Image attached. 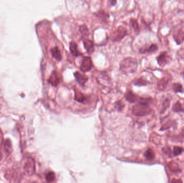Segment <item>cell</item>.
<instances>
[{
  "instance_id": "1",
  "label": "cell",
  "mask_w": 184,
  "mask_h": 183,
  "mask_svg": "<svg viewBox=\"0 0 184 183\" xmlns=\"http://www.w3.org/2000/svg\"><path fill=\"white\" fill-rule=\"evenodd\" d=\"M149 99L141 98V101L133 107V113L136 116H146L150 114L151 109L149 106Z\"/></svg>"
},
{
  "instance_id": "2",
  "label": "cell",
  "mask_w": 184,
  "mask_h": 183,
  "mask_svg": "<svg viewBox=\"0 0 184 183\" xmlns=\"http://www.w3.org/2000/svg\"><path fill=\"white\" fill-rule=\"evenodd\" d=\"M137 62L136 59L128 57L125 58L120 63V70L124 73H134L137 68Z\"/></svg>"
},
{
  "instance_id": "3",
  "label": "cell",
  "mask_w": 184,
  "mask_h": 183,
  "mask_svg": "<svg viewBox=\"0 0 184 183\" xmlns=\"http://www.w3.org/2000/svg\"><path fill=\"white\" fill-rule=\"evenodd\" d=\"M127 30L125 27L120 26L112 34V39L115 42H119L127 35Z\"/></svg>"
},
{
  "instance_id": "4",
  "label": "cell",
  "mask_w": 184,
  "mask_h": 183,
  "mask_svg": "<svg viewBox=\"0 0 184 183\" xmlns=\"http://www.w3.org/2000/svg\"><path fill=\"white\" fill-rule=\"evenodd\" d=\"M171 58L167 52H162L157 57V63L159 66L164 67L165 66L170 63Z\"/></svg>"
},
{
  "instance_id": "5",
  "label": "cell",
  "mask_w": 184,
  "mask_h": 183,
  "mask_svg": "<svg viewBox=\"0 0 184 183\" xmlns=\"http://www.w3.org/2000/svg\"><path fill=\"white\" fill-rule=\"evenodd\" d=\"M93 67V63L89 57H84L82 60V63L80 66L81 71L84 72H87L90 71Z\"/></svg>"
},
{
  "instance_id": "6",
  "label": "cell",
  "mask_w": 184,
  "mask_h": 183,
  "mask_svg": "<svg viewBox=\"0 0 184 183\" xmlns=\"http://www.w3.org/2000/svg\"><path fill=\"white\" fill-rule=\"evenodd\" d=\"M158 50V45L155 44H152L150 45H145L144 46L142 47V48L139 50V52L141 53H150L152 54L155 53L156 51Z\"/></svg>"
},
{
  "instance_id": "7",
  "label": "cell",
  "mask_w": 184,
  "mask_h": 183,
  "mask_svg": "<svg viewBox=\"0 0 184 183\" xmlns=\"http://www.w3.org/2000/svg\"><path fill=\"white\" fill-rule=\"evenodd\" d=\"M173 38L178 45L181 44L184 41V31L182 29H178L173 34Z\"/></svg>"
},
{
  "instance_id": "8",
  "label": "cell",
  "mask_w": 184,
  "mask_h": 183,
  "mask_svg": "<svg viewBox=\"0 0 184 183\" xmlns=\"http://www.w3.org/2000/svg\"><path fill=\"white\" fill-rule=\"evenodd\" d=\"M24 169L27 174L30 175L32 174L34 171V161L30 160L29 161H27L25 164Z\"/></svg>"
},
{
  "instance_id": "9",
  "label": "cell",
  "mask_w": 184,
  "mask_h": 183,
  "mask_svg": "<svg viewBox=\"0 0 184 183\" xmlns=\"http://www.w3.org/2000/svg\"><path fill=\"white\" fill-rule=\"evenodd\" d=\"M48 82L54 87H57L59 84V79L56 71H54L51 74V76L48 79Z\"/></svg>"
},
{
  "instance_id": "10",
  "label": "cell",
  "mask_w": 184,
  "mask_h": 183,
  "mask_svg": "<svg viewBox=\"0 0 184 183\" xmlns=\"http://www.w3.org/2000/svg\"><path fill=\"white\" fill-rule=\"evenodd\" d=\"M84 46L85 49L89 54L93 53L94 51V45L93 42L91 40L85 39L84 41Z\"/></svg>"
},
{
  "instance_id": "11",
  "label": "cell",
  "mask_w": 184,
  "mask_h": 183,
  "mask_svg": "<svg viewBox=\"0 0 184 183\" xmlns=\"http://www.w3.org/2000/svg\"><path fill=\"white\" fill-rule=\"evenodd\" d=\"M74 75V76L76 79L77 82H78L80 85H82V86L84 85L85 83L87 82V80H88V77L87 76L82 75L79 72H76Z\"/></svg>"
},
{
  "instance_id": "12",
  "label": "cell",
  "mask_w": 184,
  "mask_h": 183,
  "mask_svg": "<svg viewBox=\"0 0 184 183\" xmlns=\"http://www.w3.org/2000/svg\"><path fill=\"white\" fill-rule=\"evenodd\" d=\"M170 81L169 79L167 77H164L160 79L158 82V88L159 90H164L167 87L169 82Z\"/></svg>"
},
{
  "instance_id": "13",
  "label": "cell",
  "mask_w": 184,
  "mask_h": 183,
  "mask_svg": "<svg viewBox=\"0 0 184 183\" xmlns=\"http://www.w3.org/2000/svg\"><path fill=\"white\" fill-rule=\"evenodd\" d=\"M51 53L52 56H53V58L57 60V61H61L62 55L58 47L56 46L51 49Z\"/></svg>"
},
{
  "instance_id": "14",
  "label": "cell",
  "mask_w": 184,
  "mask_h": 183,
  "mask_svg": "<svg viewBox=\"0 0 184 183\" xmlns=\"http://www.w3.org/2000/svg\"><path fill=\"white\" fill-rule=\"evenodd\" d=\"M168 168L171 171L174 173H179L181 172V170L179 167L178 164L174 161H171L168 163Z\"/></svg>"
},
{
  "instance_id": "15",
  "label": "cell",
  "mask_w": 184,
  "mask_h": 183,
  "mask_svg": "<svg viewBox=\"0 0 184 183\" xmlns=\"http://www.w3.org/2000/svg\"><path fill=\"white\" fill-rule=\"evenodd\" d=\"M125 98L128 101L131 103H135L136 101H138L139 99V97L137 96L135 94L131 92V91H129L125 95Z\"/></svg>"
},
{
  "instance_id": "16",
  "label": "cell",
  "mask_w": 184,
  "mask_h": 183,
  "mask_svg": "<svg viewBox=\"0 0 184 183\" xmlns=\"http://www.w3.org/2000/svg\"><path fill=\"white\" fill-rule=\"evenodd\" d=\"M70 50L71 53L73 56H78L80 55L79 52L78 50L77 44L75 42H72L70 44Z\"/></svg>"
},
{
  "instance_id": "17",
  "label": "cell",
  "mask_w": 184,
  "mask_h": 183,
  "mask_svg": "<svg viewBox=\"0 0 184 183\" xmlns=\"http://www.w3.org/2000/svg\"><path fill=\"white\" fill-rule=\"evenodd\" d=\"M145 157L146 159L149 161H152L155 157V154L152 149H148L146 150V152H144Z\"/></svg>"
},
{
  "instance_id": "18",
  "label": "cell",
  "mask_w": 184,
  "mask_h": 183,
  "mask_svg": "<svg viewBox=\"0 0 184 183\" xmlns=\"http://www.w3.org/2000/svg\"><path fill=\"white\" fill-rule=\"evenodd\" d=\"M172 89L173 91L176 93H184V89L183 85L179 83H173L172 85Z\"/></svg>"
},
{
  "instance_id": "19",
  "label": "cell",
  "mask_w": 184,
  "mask_h": 183,
  "mask_svg": "<svg viewBox=\"0 0 184 183\" xmlns=\"http://www.w3.org/2000/svg\"><path fill=\"white\" fill-rule=\"evenodd\" d=\"M172 111L174 112H183L184 109L179 101H177L173 105Z\"/></svg>"
},
{
  "instance_id": "20",
  "label": "cell",
  "mask_w": 184,
  "mask_h": 183,
  "mask_svg": "<svg viewBox=\"0 0 184 183\" xmlns=\"http://www.w3.org/2000/svg\"><path fill=\"white\" fill-rule=\"evenodd\" d=\"M170 100L169 99L166 98L165 99L164 101L163 102V104L161 105V113H164L167 109H169L170 107Z\"/></svg>"
},
{
  "instance_id": "21",
  "label": "cell",
  "mask_w": 184,
  "mask_h": 183,
  "mask_svg": "<svg viewBox=\"0 0 184 183\" xmlns=\"http://www.w3.org/2000/svg\"><path fill=\"white\" fill-rule=\"evenodd\" d=\"M96 15L97 17H99L100 19H101L102 20H104V21H106L109 18L108 14H107V13H106L104 11H99V12L96 14Z\"/></svg>"
},
{
  "instance_id": "22",
  "label": "cell",
  "mask_w": 184,
  "mask_h": 183,
  "mask_svg": "<svg viewBox=\"0 0 184 183\" xmlns=\"http://www.w3.org/2000/svg\"><path fill=\"white\" fill-rule=\"evenodd\" d=\"M184 151V149L182 147L178 146L174 147L173 148L172 154L174 156H177L181 154L182 152H183Z\"/></svg>"
},
{
  "instance_id": "23",
  "label": "cell",
  "mask_w": 184,
  "mask_h": 183,
  "mask_svg": "<svg viewBox=\"0 0 184 183\" xmlns=\"http://www.w3.org/2000/svg\"><path fill=\"white\" fill-rule=\"evenodd\" d=\"M130 24L132 27L133 28V29L135 30V31L136 32H139V24L138 23V22L137 20L135 19H131Z\"/></svg>"
},
{
  "instance_id": "24",
  "label": "cell",
  "mask_w": 184,
  "mask_h": 183,
  "mask_svg": "<svg viewBox=\"0 0 184 183\" xmlns=\"http://www.w3.org/2000/svg\"><path fill=\"white\" fill-rule=\"evenodd\" d=\"M46 180L48 182H53L55 180V175L53 172H49L45 176Z\"/></svg>"
},
{
  "instance_id": "25",
  "label": "cell",
  "mask_w": 184,
  "mask_h": 183,
  "mask_svg": "<svg viewBox=\"0 0 184 183\" xmlns=\"http://www.w3.org/2000/svg\"><path fill=\"white\" fill-rule=\"evenodd\" d=\"M75 99L78 101H79V102H81V103H84V101H86V98L81 93H76V96H75Z\"/></svg>"
},
{
  "instance_id": "26",
  "label": "cell",
  "mask_w": 184,
  "mask_h": 183,
  "mask_svg": "<svg viewBox=\"0 0 184 183\" xmlns=\"http://www.w3.org/2000/svg\"><path fill=\"white\" fill-rule=\"evenodd\" d=\"M161 150H162V152H163L164 154H165V155L167 156L168 157H171L172 152V150H171V148H170L169 147H163Z\"/></svg>"
},
{
  "instance_id": "27",
  "label": "cell",
  "mask_w": 184,
  "mask_h": 183,
  "mask_svg": "<svg viewBox=\"0 0 184 183\" xmlns=\"http://www.w3.org/2000/svg\"><path fill=\"white\" fill-rule=\"evenodd\" d=\"M148 83V82L145 79H137L136 82H135V85H138V86H143V85H146Z\"/></svg>"
},
{
  "instance_id": "28",
  "label": "cell",
  "mask_w": 184,
  "mask_h": 183,
  "mask_svg": "<svg viewBox=\"0 0 184 183\" xmlns=\"http://www.w3.org/2000/svg\"><path fill=\"white\" fill-rule=\"evenodd\" d=\"M4 148L7 152H10V151H12V144L9 140H7L5 141Z\"/></svg>"
},
{
  "instance_id": "29",
  "label": "cell",
  "mask_w": 184,
  "mask_h": 183,
  "mask_svg": "<svg viewBox=\"0 0 184 183\" xmlns=\"http://www.w3.org/2000/svg\"><path fill=\"white\" fill-rule=\"evenodd\" d=\"M80 31L85 36H87L88 35V29L85 25H83L80 27Z\"/></svg>"
},
{
  "instance_id": "30",
  "label": "cell",
  "mask_w": 184,
  "mask_h": 183,
  "mask_svg": "<svg viewBox=\"0 0 184 183\" xmlns=\"http://www.w3.org/2000/svg\"><path fill=\"white\" fill-rule=\"evenodd\" d=\"M173 124H174V123H173V122L172 121H167L165 124H164V125L161 126V131H163V130H167V129H169V128H170V127H171V126H172L173 125Z\"/></svg>"
},
{
  "instance_id": "31",
  "label": "cell",
  "mask_w": 184,
  "mask_h": 183,
  "mask_svg": "<svg viewBox=\"0 0 184 183\" xmlns=\"http://www.w3.org/2000/svg\"><path fill=\"white\" fill-rule=\"evenodd\" d=\"M108 2L111 6H114L117 3V0H108Z\"/></svg>"
},
{
  "instance_id": "32",
  "label": "cell",
  "mask_w": 184,
  "mask_h": 183,
  "mask_svg": "<svg viewBox=\"0 0 184 183\" xmlns=\"http://www.w3.org/2000/svg\"><path fill=\"white\" fill-rule=\"evenodd\" d=\"M116 107H117V110H119V107H120L121 110H122L123 107H124V105L122 103H118L117 105L116 106Z\"/></svg>"
},
{
  "instance_id": "33",
  "label": "cell",
  "mask_w": 184,
  "mask_h": 183,
  "mask_svg": "<svg viewBox=\"0 0 184 183\" xmlns=\"http://www.w3.org/2000/svg\"><path fill=\"white\" fill-rule=\"evenodd\" d=\"M180 136H181L182 138L184 139V127L181 130V132L180 133Z\"/></svg>"
},
{
  "instance_id": "34",
  "label": "cell",
  "mask_w": 184,
  "mask_h": 183,
  "mask_svg": "<svg viewBox=\"0 0 184 183\" xmlns=\"http://www.w3.org/2000/svg\"><path fill=\"white\" fill-rule=\"evenodd\" d=\"M172 182H179V183H180V182H181V183H182L183 182H182V181H181V180H173L172 181Z\"/></svg>"
},
{
  "instance_id": "35",
  "label": "cell",
  "mask_w": 184,
  "mask_h": 183,
  "mask_svg": "<svg viewBox=\"0 0 184 183\" xmlns=\"http://www.w3.org/2000/svg\"><path fill=\"white\" fill-rule=\"evenodd\" d=\"M2 154H1V152H0V160L2 158Z\"/></svg>"
},
{
  "instance_id": "36",
  "label": "cell",
  "mask_w": 184,
  "mask_h": 183,
  "mask_svg": "<svg viewBox=\"0 0 184 183\" xmlns=\"http://www.w3.org/2000/svg\"><path fill=\"white\" fill-rule=\"evenodd\" d=\"M183 76H184V72H183Z\"/></svg>"
}]
</instances>
